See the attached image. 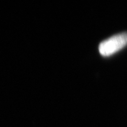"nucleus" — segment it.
Listing matches in <instances>:
<instances>
[{
    "label": "nucleus",
    "mask_w": 127,
    "mask_h": 127,
    "mask_svg": "<svg viewBox=\"0 0 127 127\" xmlns=\"http://www.w3.org/2000/svg\"><path fill=\"white\" fill-rule=\"evenodd\" d=\"M127 45V32H123L111 36L102 41L99 45L100 54L109 57L116 53Z\"/></svg>",
    "instance_id": "obj_1"
}]
</instances>
